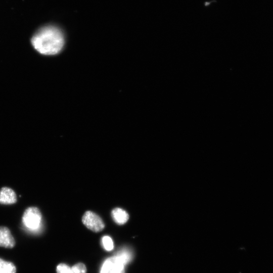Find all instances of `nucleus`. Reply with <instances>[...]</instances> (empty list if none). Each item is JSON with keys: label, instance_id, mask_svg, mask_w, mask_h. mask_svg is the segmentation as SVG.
<instances>
[{"label": "nucleus", "instance_id": "f257e3e1", "mask_svg": "<svg viewBox=\"0 0 273 273\" xmlns=\"http://www.w3.org/2000/svg\"><path fill=\"white\" fill-rule=\"evenodd\" d=\"M64 42L62 32L53 26L41 28L31 38L34 48L39 53L46 55L59 53L63 49Z\"/></svg>", "mask_w": 273, "mask_h": 273}, {"label": "nucleus", "instance_id": "f03ea898", "mask_svg": "<svg viewBox=\"0 0 273 273\" xmlns=\"http://www.w3.org/2000/svg\"><path fill=\"white\" fill-rule=\"evenodd\" d=\"M42 216L39 209L29 207L25 209L22 217L24 225L30 231H36L40 227Z\"/></svg>", "mask_w": 273, "mask_h": 273}, {"label": "nucleus", "instance_id": "7ed1b4c3", "mask_svg": "<svg viewBox=\"0 0 273 273\" xmlns=\"http://www.w3.org/2000/svg\"><path fill=\"white\" fill-rule=\"evenodd\" d=\"M82 222L87 229L96 233L102 231L105 228L102 219L91 211H87L84 213Z\"/></svg>", "mask_w": 273, "mask_h": 273}, {"label": "nucleus", "instance_id": "20e7f679", "mask_svg": "<svg viewBox=\"0 0 273 273\" xmlns=\"http://www.w3.org/2000/svg\"><path fill=\"white\" fill-rule=\"evenodd\" d=\"M125 266L118 257L114 255L104 260L100 273H125Z\"/></svg>", "mask_w": 273, "mask_h": 273}, {"label": "nucleus", "instance_id": "39448f33", "mask_svg": "<svg viewBox=\"0 0 273 273\" xmlns=\"http://www.w3.org/2000/svg\"><path fill=\"white\" fill-rule=\"evenodd\" d=\"M15 243V240L10 230L7 227L0 226V247L12 248Z\"/></svg>", "mask_w": 273, "mask_h": 273}, {"label": "nucleus", "instance_id": "423d86ee", "mask_svg": "<svg viewBox=\"0 0 273 273\" xmlns=\"http://www.w3.org/2000/svg\"><path fill=\"white\" fill-rule=\"evenodd\" d=\"M16 202V194L13 189L7 187L0 189V204H12Z\"/></svg>", "mask_w": 273, "mask_h": 273}, {"label": "nucleus", "instance_id": "0eeeda50", "mask_svg": "<svg viewBox=\"0 0 273 273\" xmlns=\"http://www.w3.org/2000/svg\"><path fill=\"white\" fill-rule=\"evenodd\" d=\"M124 264L127 265L133 258V251L128 247H124L118 250L114 254Z\"/></svg>", "mask_w": 273, "mask_h": 273}, {"label": "nucleus", "instance_id": "6e6552de", "mask_svg": "<svg viewBox=\"0 0 273 273\" xmlns=\"http://www.w3.org/2000/svg\"><path fill=\"white\" fill-rule=\"evenodd\" d=\"M111 215L113 220L119 225L125 224L129 219V215L127 212L120 208L113 209Z\"/></svg>", "mask_w": 273, "mask_h": 273}, {"label": "nucleus", "instance_id": "1a4fd4ad", "mask_svg": "<svg viewBox=\"0 0 273 273\" xmlns=\"http://www.w3.org/2000/svg\"><path fill=\"white\" fill-rule=\"evenodd\" d=\"M0 273H16V267L13 263L0 258Z\"/></svg>", "mask_w": 273, "mask_h": 273}, {"label": "nucleus", "instance_id": "9d476101", "mask_svg": "<svg viewBox=\"0 0 273 273\" xmlns=\"http://www.w3.org/2000/svg\"><path fill=\"white\" fill-rule=\"evenodd\" d=\"M102 245L107 251H111L114 248V243L112 238L109 236H104L101 239Z\"/></svg>", "mask_w": 273, "mask_h": 273}, {"label": "nucleus", "instance_id": "9b49d317", "mask_svg": "<svg viewBox=\"0 0 273 273\" xmlns=\"http://www.w3.org/2000/svg\"><path fill=\"white\" fill-rule=\"evenodd\" d=\"M71 273H86V267L83 263L79 262L71 267Z\"/></svg>", "mask_w": 273, "mask_h": 273}, {"label": "nucleus", "instance_id": "f8f14e48", "mask_svg": "<svg viewBox=\"0 0 273 273\" xmlns=\"http://www.w3.org/2000/svg\"><path fill=\"white\" fill-rule=\"evenodd\" d=\"M57 273H71V267L65 263H60L56 267Z\"/></svg>", "mask_w": 273, "mask_h": 273}]
</instances>
